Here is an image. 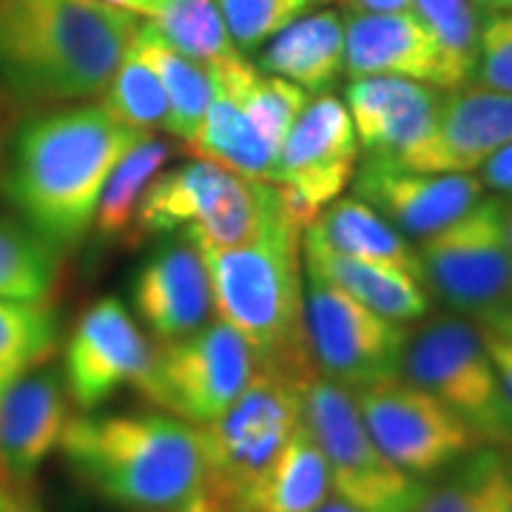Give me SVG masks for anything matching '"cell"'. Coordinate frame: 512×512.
<instances>
[{
    "mask_svg": "<svg viewBox=\"0 0 512 512\" xmlns=\"http://www.w3.org/2000/svg\"><path fill=\"white\" fill-rule=\"evenodd\" d=\"M103 109L109 111L117 123L134 128L140 134L165 128L168 100H165L163 83L146 57L131 46V40L117 72L111 74L109 86H106Z\"/></svg>",
    "mask_w": 512,
    "mask_h": 512,
    "instance_id": "33",
    "label": "cell"
},
{
    "mask_svg": "<svg viewBox=\"0 0 512 512\" xmlns=\"http://www.w3.org/2000/svg\"><path fill=\"white\" fill-rule=\"evenodd\" d=\"M131 46L146 57L151 69L160 77V83H163L165 100H168L165 128L188 146L197 137L202 117H205V111L211 106V97H214L211 69L191 60V57L180 55L160 35V29L151 20L137 23L134 35H131Z\"/></svg>",
    "mask_w": 512,
    "mask_h": 512,
    "instance_id": "24",
    "label": "cell"
},
{
    "mask_svg": "<svg viewBox=\"0 0 512 512\" xmlns=\"http://www.w3.org/2000/svg\"><path fill=\"white\" fill-rule=\"evenodd\" d=\"M330 493L328 464L302 421L248 495L245 512H316Z\"/></svg>",
    "mask_w": 512,
    "mask_h": 512,
    "instance_id": "27",
    "label": "cell"
},
{
    "mask_svg": "<svg viewBox=\"0 0 512 512\" xmlns=\"http://www.w3.org/2000/svg\"><path fill=\"white\" fill-rule=\"evenodd\" d=\"M148 134L123 126L103 106L40 114L20 128L6 194L23 222L57 251L89 237L94 208L114 165Z\"/></svg>",
    "mask_w": 512,
    "mask_h": 512,
    "instance_id": "1",
    "label": "cell"
},
{
    "mask_svg": "<svg viewBox=\"0 0 512 512\" xmlns=\"http://www.w3.org/2000/svg\"><path fill=\"white\" fill-rule=\"evenodd\" d=\"M60 276V251L29 225L0 220V299L49 302Z\"/></svg>",
    "mask_w": 512,
    "mask_h": 512,
    "instance_id": "31",
    "label": "cell"
},
{
    "mask_svg": "<svg viewBox=\"0 0 512 512\" xmlns=\"http://www.w3.org/2000/svg\"><path fill=\"white\" fill-rule=\"evenodd\" d=\"M504 456H507V461H510V467H512V441H510V447L504 450Z\"/></svg>",
    "mask_w": 512,
    "mask_h": 512,
    "instance_id": "48",
    "label": "cell"
},
{
    "mask_svg": "<svg viewBox=\"0 0 512 512\" xmlns=\"http://www.w3.org/2000/svg\"><path fill=\"white\" fill-rule=\"evenodd\" d=\"M512 143V94L484 86L441 94L430 134L402 160L430 174H470Z\"/></svg>",
    "mask_w": 512,
    "mask_h": 512,
    "instance_id": "16",
    "label": "cell"
},
{
    "mask_svg": "<svg viewBox=\"0 0 512 512\" xmlns=\"http://www.w3.org/2000/svg\"><path fill=\"white\" fill-rule=\"evenodd\" d=\"M103 3L117 6V9H126V12H131V15H146V18H151V12H154V3H157V0H103Z\"/></svg>",
    "mask_w": 512,
    "mask_h": 512,
    "instance_id": "41",
    "label": "cell"
},
{
    "mask_svg": "<svg viewBox=\"0 0 512 512\" xmlns=\"http://www.w3.org/2000/svg\"><path fill=\"white\" fill-rule=\"evenodd\" d=\"M345 97L365 160L390 163H402L421 146L441 103L436 86L387 74L353 77Z\"/></svg>",
    "mask_w": 512,
    "mask_h": 512,
    "instance_id": "19",
    "label": "cell"
},
{
    "mask_svg": "<svg viewBox=\"0 0 512 512\" xmlns=\"http://www.w3.org/2000/svg\"><path fill=\"white\" fill-rule=\"evenodd\" d=\"M481 339H484V348H487L490 359H493L498 382H501V387H504V393H507V399L512 404V339L498 336L493 330L484 328H481Z\"/></svg>",
    "mask_w": 512,
    "mask_h": 512,
    "instance_id": "37",
    "label": "cell"
},
{
    "mask_svg": "<svg viewBox=\"0 0 512 512\" xmlns=\"http://www.w3.org/2000/svg\"><path fill=\"white\" fill-rule=\"evenodd\" d=\"M185 148L194 157L220 165L245 180L271 183L276 151L256 131L245 109L217 83H214V97L202 117L200 131Z\"/></svg>",
    "mask_w": 512,
    "mask_h": 512,
    "instance_id": "25",
    "label": "cell"
},
{
    "mask_svg": "<svg viewBox=\"0 0 512 512\" xmlns=\"http://www.w3.org/2000/svg\"><path fill=\"white\" fill-rule=\"evenodd\" d=\"M137 15L103 0H0V80L23 103L106 92Z\"/></svg>",
    "mask_w": 512,
    "mask_h": 512,
    "instance_id": "2",
    "label": "cell"
},
{
    "mask_svg": "<svg viewBox=\"0 0 512 512\" xmlns=\"http://www.w3.org/2000/svg\"><path fill=\"white\" fill-rule=\"evenodd\" d=\"M313 3H325V0H313Z\"/></svg>",
    "mask_w": 512,
    "mask_h": 512,
    "instance_id": "50",
    "label": "cell"
},
{
    "mask_svg": "<svg viewBox=\"0 0 512 512\" xmlns=\"http://www.w3.org/2000/svg\"><path fill=\"white\" fill-rule=\"evenodd\" d=\"M171 512H245L234 507V504H228V501H222L217 495H211L208 490H202L197 493L191 501H185L183 507H177V510Z\"/></svg>",
    "mask_w": 512,
    "mask_h": 512,
    "instance_id": "39",
    "label": "cell"
},
{
    "mask_svg": "<svg viewBox=\"0 0 512 512\" xmlns=\"http://www.w3.org/2000/svg\"><path fill=\"white\" fill-rule=\"evenodd\" d=\"M60 456L83 487L131 512H171L202 493L200 430L163 410L72 416Z\"/></svg>",
    "mask_w": 512,
    "mask_h": 512,
    "instance_id": "3",
    "label": "cell"
},
{
    "mask_svg": "<svg viewBox=\"0 0 512 512\" xmlns=\"http://www.w3.org/2000/svg\"><path fill=\"white\" fill-rule=\"evenodd\" d=\"M3 143H6V117H3V106H0V171H3Z\"/></svg>",
    "mask_w": 512,
    "mask_h": 512,
    "instance_id": "47",
    "label": "cell"
},
{
    "mask_svg": "<svg viewBox=\"0 0 512 512\" xmlns=\"http://www.w3.org/2000/svg\"><path fill=\"white\" fill-rule=\"evenodd\" d=\"M478 9H484L487 15H504L512 12V0H473Z\"/></svg>",
    "mask_w": 512,
    "mask_h": 512,
    "instance_id": "42",
    "label": "cell"
},
{
    "mask_svg": "<svg viewBox=\"0 0 512 512\" xmlns=\"http://www.w3.org/2000/svg\"><path fill=\"white\" fill-rule=\"evenodd\" d=\"M402 379L447 404L484 447H510L512 404L476 322L447 313L410 333Z\"/></svg>",
    "mask_w": 512,
    "mask_h": 512,
    "instance_id": "7",
    "label": "cell"
},
{
    "mask_svg": "<svg viewBox=\"0 0 512 512\" xmlns=\"http://www.w3.org/2000/svg\"><path fill=\"white\" fill-rule=\"evenodd\" d=\"M208 265L214 311L254 348L259 367L296 382L313 376L305 333L302 231L285 217L254 242L237 248H200Z\"/></svg>",
    "mask_w": 512,
    "mask_h": 512,
    "instance_id": "4",
    "label": "cell"
},
{
    "mask_svg": "<svg viewBox=\"0 0 512 512\" xmlns=\"http://www.w3.org/2000/svg\"><path fill=\"white\" fill-rule=\"evenodd\" d=\"M63 376L37 367L18 376L0 396V476L29 490L72 419Z\"/></svg>",
    "mask_w": 512,
    "mask_h": 512,
    "instance_id": "18",
    "label": "cell"
},
{
    "mask_svg": "<svg viewBox=\"0 0 512 512\" xmlns=\"http://www.w3.org/2000/svg\"><path fill=\"white\" fill-rule=\"evenodd\" d=\"M410 12L421 20L439 57V89H464L478 66V9L473 0H413Z\"/></svg>",
    "mask_w": 512,
    "mask_h": 512,
    "instance_id": "29",
    "label": "cell"
},
{
    "mask_svg": "<svg viewBox=\"0 0 512 512\" xmlns=\"http://www.w3.org/2000/svg\"><path fill=\"white\" fill-rule=\"evenodd\" d=\"M353 399L367 433L407 476L427 481L484 447L447 404L402 376L362 387Z\"/></svg>",
    "mask_w": 512,
    "mask_h": 512,
    "instance_id": "12",
    "label": "cell"
},
{
    "mask_svg": "<svg viewBox=\"0 0 512 512\" xmlns=\"http://www.w3.org/2000/svg\"><path fill=\"white\" fill-rule=\"evenodd\" d=\"M231 43L239 52H254L293 20L302 18L313 0H217Z\"/></svg>",
    "mask_w": 512,
    "mask_h": 512,
    "instance_id": "34",
    "label": "cell"
},
{
    "mask_svg": "<svg viewBox=\"0 0 512 512\" xmlns=\"http://www.w3.org/2000/svg\"><path fill=\"white\" fill-rule=\"evenodd\" d=\"M299 424L302 382L271 367H259L220 419L197 427L205 464L202 490L245 510L248 495Z\"/></svg>",
    "mask_w": 512,
    "mask_h": 512,
    "instance_id": "6",
    "label": "cell"
},
{
    "mask_svg": "<svg viewBox=\"0 0 512 512\" xmlns=\"http://www.w3.org/2000/svg\"><path fill=\"white\" fill-rule=\"evenodd\" d=\"M348 15H393L410 12L413 0H342Z\"/></svg>",
    "mask_w": 512,
    "mask_h": 512,
    "instance_id": "38",
    "label": "cell"
},
{
    "mask_svg": "<svg viewBox=\"0 0 512 512\" xmlns=\"http://www.w3.org/2000/svg\"><path fill=\"white\" fill-rule=\"evenodd\" d=\"M131 302L157 342L183 339L208 325L214 291L200 248L188 237L163 242L131 279Z\"/></svg>",
    "mask_w": 512,
    "mask_h": 512,
    "instance_id": "17",
    "label": "cell"
},
{
    "mask_svg": "<svg viewBox=\"0 0 512 512\" xmlns=\"http://www.w3.org/2000/svg\"><path fill=\"white\" fill-rule=\"evenodd\" d=\"M421 282L464 319H487L512 293V248L504 202L481 200L464 217L419 239Z\"/></svg>",
    "mask_w": 512,
    "mask_h": 512,
    "instance_id": "10",
    "label": "cell"
},
{
    "mask_svg": "<svg viewBox=\"0 0 512 512\" xmlns=\"http://www.w3.org/2000/svg\"><path fill=\"white\" fill-rule=\"evenodd\" d=\"M151 23L180 52L202 66H220L239 57L217 0H157Z\"/></svg>",
    "mask_w": 512,
    "mask_h": 512,
    "instance_id": "30",
    "label": "cell"
},
{
    "mask_svg": "<svg viewBox=\"0 0 512 512\" xmlns=\"http://www.w3.org/2000/svg\"><path fill=\"white\" fill-rule=\"evenodd\" d=\"M12 512H43L37 507V501L29 495V490H15V507Z\"/></svg>",
    "mask_w": 512,
    "mask_h": 512,
    "instance_id": "43",
    "label": "cell"
},
{
    "mask_svg": "<svg viewBox=\"0 0 512 512\" xmlns=\"http://www.w3.org/2000/svg\"><path fill=\"white\" fill-rule=\"evenodd\" d=\"M259 69L302 92L325 94L345 69V20L330 9L296 18L268 40Z\"/></svg>",
    "mask_w": 512,
    "mask_h": 512,
    "instance_id": "21",
    "label": "cell"
},
{
    "mask_svg": "<svg viewBox=\"0 0 512 512\" xmlns=\"http://www.w3.org/2000/svg\"><path fill=\"white\" fill-rule=\"evenodd\" d=\"M302 421L328 464L330 490L362 512H413L427 481L407 476L367 433L353 393L322 379L302 382Z\"/></svg>",
    "mask_w": 512,
    "mask_h": 512,
    "instance_id": "8",
    "label": "cell"
},
{
    "mask_svg": "<svg viewBox=\"0 0 512 512\" xmlns=\"http://www.w3.org/2000/svg\"><path fill=\"white\" fill-rule=\"evenodd\" d=\"M154 345L117 296H103L77 316L63 350V384L74 407L92 413L146 376Z\"/></svg>",
    "mask_w": 512,
    "mask_h": 512,
    "instance_id": "13",
    "label": "cell"
},
{
    "mask_svg": "<svg viewBox=\"0 0 512 512\" xmlns=\"http://www.w3.org/2000/svg\"><path fill=\"white\" fill-rule=\"evenodd\" d=\"M302 254H305V271L322 276L325 282L336 285L339 291L353 296L356 302L367 305L370 311L382 313L387 319L396 322H416L424 319L430 311V296L419 276L410 271L382 265V262H365V259H353L342 256L319 245L302 242Z\"/></svg>",
    "mask_w": 512,
    "mask_h": 512,
    "instance_id": "22",
    "label": "cell"
},
{
    "mask_svg": "<svg viewBox=\"0 0 512 512\" xmlns=\"http://www.w3.org/2000/svg\"><path fill=\"white\" fill-rule=\"evenodd\" d=\"M57 348V316L49 302L0 299V382L49 362Z\"/></svg>",
    "mask_w": 512,
    "mask_h": 512,
    "instance_id": "32",
    "label": "cell"
},
{
    "mask_svg": "<svg viewBox=\"0 0 512 512\" xmlns=\"http://www.w3.org/2000/svg\"><path fill=\"white\" fill-rule=\"evenodd\" d=\"M279 217L274 183L245 180L197 160L160 171L148 183L128 248L177 231L197 248H237L262 237Z\"/></svg>",
    "mask_w": 512,
    "mask_h": 512,
    "instance_id": "5",
    "label": "cell"
},
{
    "mask_svg": "<svg viewBox=\"0 0 512 512\" xmlns=\"http://www.w3.org/2000/svg\"><path fill=\"white\" fill-rule=\"evenodd\" d=\"M353 188L407 239L436 234L484 200L476 174H430L390 160H365Z\"/></svg>",
    "mask_w": 512,
    "mask_h": 512,
    "instance_id": "15",
    "label": "cell"
},
{
    "mask_svg": "<svg viewBox=\"0 0 512 512\" xmlns=\"http://www.w3.org/2000/svg\"><path fill=\"white\" fill-rule=\"evenodd\" d=\"M478 86L512 94V12L490 15L478 37Z\"/></svg>",
    "mask_w": 512,
    "mask_h": 512,
    "instance_id": "35",
    "label": "cell"
},
{
    "mask_svg": "<svg viewBox=\"0 0 512 512\" xmlns=\"http://www.w3.org/2000/svg\"><path fill=\"white\" fill-rule=\"evenodd\" d=\"M450 470L441 484H427L413 512H512V467L504 450L478 447Z\"/></svg>",
    "mask_w": 512,
    "mask_h": 512,
    "instance_id": "28",
    "label": "cell"
},
{
    "mask_svg": "<svg viewBox=\"0 0 512 512\" xmlns=\"http://www.w3.org/2000/svg\"><path fill=\"white\" fill-rule=\"evenodd\" d=\"M305 333L313 370L350 393L402 376L410 328L311 271H305Z\"/></svg>",
    "mask_w": 512,
    "mask_h": 512,
    "instance_id": "11",
    "label": "cell"
},
{
    "mask_svg": "<svg viewBox=\"0 0 512 512\" xmlns=\"http://www.w3.org/2000/svg\"><path fill=\"white\" fill-rule=\"evenodd\" d=\"M302 242L319 245L342 256L382 262L410 271L421 279V262L416 248L396 231L376 208L359 197H339L319 214V220L302 234Z\"/></svg>",
    "mask_w": 512,
    "mask_h": 512,
    "instance_id": "23",
    "label": "cell"
},
{
    "mask_svg": "<svg viewBox=\"0 0 512 512\" xmlns=\"http://www.w3.org/2000/svg\"><path fill=\"white\" fill-rule=\"evenodd\" d=\"M168 157H171V146L148 134L128 148L123 160L114 165L111 177L103 185V194L97 200L92 228H89L94 251L131 245V231H134V217H137L140 200Z\"/></svg>",
    "mask_w": 512,
    "mask_h": 512,
    "instance_id": "26",
    "label": "cell"
},
{
    "mask_svg": "<svg viewBox=\"0 0 512 512\" xmlns=\"http://www.w3.org/2000/svg\"><path fill=\"white\" fill-rule=\"evenodd\" d=\"M504 231H507V242L512 248V205H504Z\"/></svg>",
    "mask_w": 512,
    "mask_h": 512,
    "instance_id": "46",
    "label": "cell"
},
{
    "mask_svg": "<svg viewBox=\"0 0 512 512\" xmlns=\"http://www.w3.org/2000/svg\"><path fill=\"white\" fill-rule=\"evenodd\" d=\"M476 325L484 330H493V333H498V336H507V339H512V293H510V299H507L498 311H493L487 319H481V322H476Z\"/></svg>",
    "mask_w": 512,
    "mask_h": 512,
    "instance_id": "40",
    "label": "cell"
},
{
    "mask_svg": "<svg viewBox=\"0 0 512 512\" xmlns=\"http://www.w3.org/2000/svg\"><path fill=\"white\" fill-rule=\"evenodd\" d=\"M316 512H362V510H356L353 504H348V501H342L339 495L330 493L328 501H325V504H322Z\"/></svg>",
    "mask_w": 512,
    "mask_h": 512,
    "instance_id": "45",
    "label": "cell"
},
{
    "mask_svg": "<svg viewBox=\"0 0 512 512\" xmlns=\"http://www.w3.org/2000/svg\"><path fill=\"white\" fill-rule=\"evenodd\" d=\"M481 171V185L498 191V194H510L512 197V143L504 148H498L487 163L478 168Z\"/></svg>",
    "mask_w": 512,
    "mask_h": 512,
    "instance_id": "36",
    "label": "cell"
},
{
    "mask_svg": "<svg viewBox=\"0 0 512 512\" xmlns=\"http://www.w3.org/2000/svg\"><path fill=\"white\" fill-rule=\"evenodd\" d=\"M259 370L254 348L225 322H208L183 339L157 342L146 376L134 384L151 407L194 427L234 404Z\"/></svg>",
    "mask_w": 512,
    "mask_h": 512,
    "instance_id": "9",
    "label": "cell"
},
{
    "mask_svg": "<svg viewBox=\"0 0 512 512\" xmlns=\"http://www.w3.org/2000/svg\"><path fill=\"white\" fill-rule=\"evenodd\" d=\"M356 163L359 140L348 106L333 94H319L293 120L276 154L271 183L288 185L325 211L353 183Z\"/></svg>",
    "mask_w": 512,
    "mask_h": 512,
    "instance_id": "14",
    "label": "cell"
},
{
    "mask_svg": "<svg viewBox=\"0 0 512 512\" xmlns=\"http://www.w3.org/2000/svg\"><path fill=\"white\" fill-rule=\"evenodd\" d=\"M15 507V487L0 476V512H12Z\"/></svg>",
    "mask_w": 512,
    "mask_h": 512,
    "instance_id": "44",
    "label": "cell"
},
{
    "mask_svg": "<svg viewBox=\"0 0 512 512\" xmlns=\"http://www.w3.org/2000/svg\"><path fill=\"white\" fill-rule=\"evenodd\" d=\"M345 69L350 77H407L439 89V57L413 12L348 15Z\"/></svg>",
    "mask_w": 512,
    "mask_h": 512,
    "instance_id": "20",
    "label": "cell"
},
{
    "mask_svg": "<svg viewBox=\"0 0 512 512\" xmlns=\"http://www.w3.org/2000/svg\"><path fill=\"white\" fill-rule=\"evenodd\" d=\"M6 387H9V384H6V382H0V396H3V390H6Z\"/></svg>",
    "mask_w": 512,
    "mask_h": 512,
    "instance_id": "49",
    "label": "cell"
}]
</instances>
